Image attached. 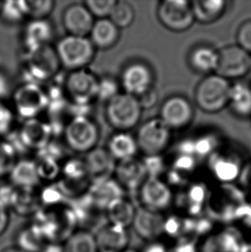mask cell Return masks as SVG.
<instances>
[{
	"label": "cell",
	"mask_w": 251,
	"mask_h": 252,
	"mask_svg": "<svg viewBox=\"0 0 251 252\" xmlns=\"http://www.w3.org/2000/svg\"><path fill=\"white\" fill-rule=\"evenodd\" d=\"M209 166L214 177L224 184L238 180L241 173L242 166L238 158L216 152L210 156Z\"/></svg>",
	"instance_id": "obj_23"
},
{
	"label": "cell",
	"mask_w": 251,
	"mask_h": 252,
	"mask_svg": "<svg viewBox=\"0 0 251 252\" xmlns=\"http://www.w3.org/2000/svg\"><path fill=\"white\" fill-rule=\"evenodd\" d=\"M24 3L26 16L31 20L47 19L55 6L53 0H24Z\"/></svg>",
	"instance_id": "obj_35"
},
{
	"label": "cell",
	"mask_w": 251,
	"mask_h": 252,
	"mask_svg": "<svg viewBox=\"0 0 251 252\" xmlns=\"http://www.w3.org/2000/svg\"><path fill=\"white\" fill-rule=\"evenodd\" d=\"M47 240L34 225L21 229L17 236V247L25 252H41Z\"/></svg>",
	"instance_id": "obj_32"
},
{
	"label": "cell",
	"mask_w": 251,
	"mask_h": 252,
	"mask_svg": "<svg viewBox=\"0 0 251 252\" xmlns=\"http://www.w3.org/2000/svg\"><path fill=\"white\" fill-rule=\"evenodd\" d=\"M136 141L139 150L146 156L161 155L171 140V130L159 117L146 121L139 126Z\"/></svg>",
	"instance_id": "obj_6"
},
{
	"label": "cell",
	"mask_w": 251,
	"mask_h": 252,
	"mask_svg": "<svg viewBox=\"0 0 251 252\" xmlns=\"http://www.w3.org/2000/svg\"><path fill=\"white\" fill-rule=\"evenodd\" d=\"M123 193V187L113 178L92 184L88 191L92 201L100 211H107L113 203L124 197Z\"/></svg>",
	"instance_id": "obj_22"
},
{
	"label": "cell",
	"mask_w": 251,
	"mask_h": 252,
	"mask_svg": "<svg viewBox=\"0 0 251 252\" xmlns=\"http://www.w3.org/2000/svg\"><path fill=\"white\" fill-rule=\"evenodd\" d=\"M196 252L195 247L192 245L191 243H185V244H181L179 246L175 247L171 252Z\"/></svg>",
	"instance_id": "obj_51"
},
{
	"label": "cell",
	"mask_w": 251,
	"mask_h": 252,
	"mask_svg": "<svg viewBox=\"0 0 251 252\" xmlns=\"http://www.w3.org/2000/svg\"><path fill=\"white\" fill-rule=\"evenodd\" d=\"M0 17L7 24H20L27 17L24 0H10L2 3Z\"/></svg>",
	"instance_id": "obj_34"
},
{
	"label": "cell",
	"mask_w": 251,
	"mask_h": 252,
	"mask_svg": "<svg viewBox=\"0 0 251 252\" xmlns=\"http://www.w3.org/2000/svg\"><path fill=\"white\" fill-rule=\"evenodd\" d=\"M64 138L66 146L71 151L87 154L97 146L100 129L94 120L89 116L79 115L72 117L66 124Z\"/></svg>",
	"instance_id": "obj_5"
},
{
	"label": "cell",
	"mask_w": 251,
	"mask_h": 252,
	"mask_svg": "<svg viewBox=\"0 0 251 252\" xmlns=\"http://www.w3.org/2000/svg\"><path fill=\"white\" fill-rule=\"evenodd\" d=\"M193 155L196 158L212 156L216 152L218 147V140L212 134H204L201 136L193 139Z\"/></svg>",
	"instance_id": "obj_38"
},
{
	"label": "cell",
	"mask_w": 251,
	"mask_h": 252,
	"mask_svg": "<svg viewBox=\"0 0 251 252\" xmlns=\"http://www.w3.org/2000/svg\"><path fill=\"white\" fill-rule=\"evenodd\" d=\"M115 160L124 161L135 158L139 151L135 137L128 132H116L109 138L106 148Z\"/></svg>",
	"instance_id": "obj_26"
},
{
	"label": "cell",
	"mask_w": 251,
	"mask_h": 252,
	"mask_svg": "<svg viewBox=\"0 0 251 252\" xmlns=\"http://www.w3.org/2000/svg\"><path fill=\"white\" fill-rule=\"evenodd\" d=\"M116 3V0H88L85 4L93 17L103 19L109 18Z\"/></svg>",
	"instance_id": "obj_40"
},
{
	"label": "cell",
	"mask_w": 251,
	"mask_h": 252,
	"mask_svg": "<svg viewBox=\"0 0 251 252\" xmlns=\"http://www.w3.org/2000/svg\"><path fill=\"white\" fill-rule=\"evenodd\" d=\"M2 3H3V2H2V1H0V11H1V7H2Z\"/></svg>",
	"instance_id": "obj_54"
},
{
	"label": "cell",
	"mask_w": 251,
	"mask_h": 252,
	"mask_svg": "<svg viewBox=\"0 0 251 252\" xmlns=\"http://www.w3.org/2000/svg\"><path fill=\"white\" fill-rule=\"evenodd\" d=\"M122 252H138L135 250L130 249V248H127V249H126L125 251H123Z\"/></svg>",
	"instance_id": "obj_53"
},
{
	"label": "cell",
	"mask_w": 251,
	"mask_h": 252,
	"mask_svg": "<svg viewBox=\"0 0 251 252\" xmlns=\"http://www.w3.org/2000/svg\"><path fill=\"white\" fill-rule=\"evenodd\" d=\"M52 135L53 130L50 125L38 118L26 120L18 133L24 147L38 152L51 143Z\"/></svg>",
	"instance_id": "obj_18"
},
{
	"label": "cell",
	"mask_w": 251,
	"mask_h": 252,
	"mask_svg": "<svg viewBox=\"0 0 251 252\" xmlns=\"http://www.w3.org/2000/svg\"><path fill=\"white\" fill-rule=\"evenodd\" d=\"M138 99H139V102L142 109H152L157 102L158 94H157L156 89L153 87L148 92H146L145 94L140 95Z\"/></svg>",
	"instance_id": "obj_45"
},
{
	"label": "cell",
	"mask_w": 251,
	"mask_h": 252,
	"mask_svg": "<svg viewBox=\"0 0 251 252\" xmlns=\"http://www.w3.org/2000/svg\"><path fill=\"white\" fill-rule=\"evenodd\" d=\"M251 55L238 45H231L219 51L215 73L224 79L242 78L251 72Z\"/></svg>",
	"instance_id": "obj_10"
},
{
	"label": "cell",
	"mask_w": 251,
	"mask_h": 252,
	"mask_svg": "<svg viewBox=\"0 0 251 252\" xmlns=\"http://www.w3.org/2000/svg\"><path fill=\"white\" fill-rule=\"evenodd\" d=\"M14 112L25 120L34 119L48 106L47 92L34 82L25 83L13 92Z\"/></svg>",
	"instance_id": "obj_8"
},
{
	"label": "cell",
	"mask_w": 251,
	"mask_h": 252,
	"mask_svg": "<svg viewBox=\"0 0 251 252\" xmlns=\"http://www.w3.org/2000/svg\"><path fill=\"white\" fill-rule=\"evenodd\" d=\"M9 213L4 206L0 202V235L5 232L7 226L9 225Z\"/></svg>",
	"instance_id": "obj_49"
},
{
	"label": "cell",
	"mask_w": 251,
	"mask_h": 252,
	"mask_svg": "<svg viewBox=\"0 0 251 252\" xmlns=\"http://www.w3.org/2000/svg\"><path fill=\"white\" fill-rule=\"evenodd\" d=\"M2 252H25L23 250L19 249L18 247H10V248H7V249L3 250Z\"/></svg>",
	"instance_id": "obj_52"
},
{
	"label": "cell",
	"mask_w": 251,
	"mask_h": 252,
	"mask_svg": "<svg viewBox=\"0 0 251 252\" xmlns=\"http://www.w3.org/2000/svg\"><path fill=\"white\" fill-rule=\"evenodd\" d=\"M119 83L123 92L139 97L154 87V74L146 63L132 62L123 69Z\"/></svg>",
	"instance_id": "obj_12"
},
{
	"label": "cell",
	"mask_w": 251,
	"mask_h": 252,
	"mask_svg": "<svg viewBox=\"0 0 251 252\" xmlns=\"http://www.w3.org/2000/svg\"><path fill=\"white\" fill-rule=\"evenodd\" d=\"M139 198L141 208L163 214L172 204L173 194L169 184L159 177H147L139 189Z\"/></svg>",
	"instance_id": "obj_11"
},
{
	"label": "cell",
	"mask_w": 251,
	"mask_h": 252,
	"mask_svg": "<svg viewBox=\"0 0 251 252\" xmlns=\"http://www.w3.org/2000/svg\"><path fill=\"white\" fill-rule=\"evenodd\" d=\"M41 252H64V246L61 243H47Z\"/></svg>",
	"instance_id": "obj_50"
},
{
	"label": "cell",
	"mask_w": 251,
	"mask_h": 252,
	"mask_svg": "<svg viewBox=\"0 0 251 252\" xmlns=\"http://www.w3.org/2000/svg\"><path fill=\"white\" fill-rule=\"evenodd\" d=\"M63 246L64 252H99L95 235L85 229L73 232Z\"/></svg>",
	"instance_id": "obj_31"
},
{
	"label": "cell",
	"mask_w": 251,
	"mask_h": 252,
	"mask_svg": "<svg viewBox=\"0 0 251 252\" xmlns=\"http://www.w3.org/2000/svg\"><path fill=\"white\" fill-rule=\"evenodd\" d=\"M10 80L4 73L0 72V102H3V99L10 95Z\"/></svg>",
	"instance_id": "obj_47"
},
{
	"label": "cell",
	"mask_w": 251,
	"mask_h": 252,
	"mask_svg": "<svg viewBox=\"0 0 251 252\" xmlns=\"http://www.w3.org/2000/svg\"><path fill=\"white\" fill-rule=\"evenodd\" d=\"M231 88L227 79L216 73L207 75L195 88V103L204 112H220L229 103Z\"/></svg>",
	"instance_id": "obj_4"
},
{
	"label": "cell",
	"mask_w": 251,
	"mask_h": 252,
	"mask_svg": "<svg viewBox=\"0 0 251 252\" xmlns=\"http://www.w3.org/2000/svg\"><path fill=\"white\" fill-rule=\"evenodd\" d=\"M85 164L92 184L111 179L115 175L116 160L106 148L96 147L91 151L86 154Z\"/></svg>",
	"instance_id": "obj_17"
},
{
	"label": "cell",
	"mask_w": 251,
	"mask_h": 252,
	"mask_svg": "<svg viewBox=\"0 0 251 252\" xmlns=\"http://www.w3.org/2000/svg\"><path fill=\"white\" fill-rule=\"evenodd\" d=\"M136 211L132 202L123 197L113 203L106 212L110 224L127 229L132 226Z\"/></svg>",
	"instance_id": "obj_30"
},
{
	"label": "cell",
	"mask_w": 251,
	"mask_h": 252,
	"mask_svg": "<svg viewBox=\"0 0 251 252\" xmlns=\"http://www.w3.org/2000/svg\"><path fill=\"white\" fill-rule=\"evenodd\" d=\"M95 238L99 252H122L128 248L127 229L110 223L99 229Z\"/></svg>",
	"instance_id": "obj_20"
},
{
	"label": "cell",
	"mask_w": 251,
	"mask_h": 252,
	"mask_svg": "<svg viewBox=\"0 0 251 252\" xmlns=\"http://www.w3.org/2000/svg\"><path fill=\"white\" fill-rule=\"evenodd\" d=\"M62 173L64 179L70 184H79L85 179H88L85 160L72 159L68 161L67 164L62 168Z\"/></svg>",
	"instance_id": "obj_37"
},
{
	"label": "cell",
	"mask_w": 251,
	"mask_h": 252,
	"mask_svg": "<svg viewBox=\"0 0 251 252\" xmlns=\"http://www.w3.org/2000/svg\"><path fill=\"white\" fill-rule=\"evenodd\" d=\"M219 62V52L208 46H199L190 52L188 63L193 71L201 74L215 72Z\"/></svg>",
	"instance_id": "obj_27"
},
{
	"label": "cell",
	"mask_w": 251,
	"mask_h": 252,
	"mask_svg": "<svg viewBox=\"0 0 251 252\" xmlns=\"http://www.w3.org/2000/svg\"><path fill=\"white\" fill-rule=\"evenodd\" d=\"M62 67L55 48L46 46L28 53L27 69L34 81H46L58 73Z\"/></svg>",
	"instance_id": "obj_13"
},
{
	"label": "cell",
	"mask_w": 251,
	"mask_h": 252,
	"mask_svg": "<svg viewBox=\"0 0 251 252\" xmlns=\"http://www.w3.org/2000/svg\"><path fill=\"white\" fill-rule=\"evenodd\" d=\"M224 0H194L191 2L194 20L201 24H211L220 19L226 10Z\"/></svg>",
	"instance_id": "obj_28"
},
{
	"label": "cell",
	"mask_w": 251,
	"mask_h": 252,
	"mask_svg": "<svg viewBox=\"0 0 251 252\" xmlns=\"http://www.w3.org/2000/svg\"><path fill=\"white\" fill-rule=\"evenodd\" d=\"M165 225L166 219L163 214L140 207L136 211L132 226L137 235L147 243L158 240L165 232Z\"/></svg>",
	"instance_id": "obj_15"
},
{
	"label": "cell",
	"mask_w": 251,
	"mask_h": 252,
	"mask_svg": "<svg viewBox=\"0 0 251 252\" xmlns=\"http://www.w3.org/2000/svg\"><path fill=\"white\" fill-rule=\"evenodd\" d=\"M118 29H126L132 25L135 18V11L131 3L126 1H116L109 17Z\"/></svg>",
	"instance_id": "obj_33"
},
{
	"label": "cell",
	"mask_w": 251,
	"mask_h": 252,
	"mask_svg": "<svg viewBox=\"0 0 251 252\" xmlns=\"http://www.w3.org/2000/svg\"></svg>",
	"instance_id": "obj_55"
},
{
	"label": "cell",
	"mask_w": 251,
	"mask_h": 252,
	"mask_svg": "<svg viewBox=\"0 0 251 252\" xmlns=\"http://www.w3.org/2000/svg\"><path fill=\"white\" fill-rule=\"evenodd\" d=\"M15 124V112L13 109L0 102V139L11 132Z\"/></svg>",
	"instance_id": "obj_41"
},
{
	"label": "cell",
	"mask_w": 251,
	"mask_h": 252,
	"mask_svg": "<svg viewBox=\"0 0 251 252\" xmlns=\"http://www.w3.org/2000/svg\"><path fill=\"white\" fill-rule=\"evenodd\" d=\"M95 21L85 3H71L62 14L63 27L70 35L88 37Z\"/></svg>",
	"instance_id": "obj_16"
},
{
	"label": "cell",
	"mask_w": 251,
	"mask_h": 252,
	"mask_svg": "<svg viewBox=\"0 0 251 252\" xmlns=\"http://www.w3.org/2000/svg\"><path fill=\"white\" fill-rule=\"evenodd\" d=\"M89 35L95 49L108 50L119 41L120 29L109 18L97 19Z\"/></svg>",
	"instance_id": "obj_25"
},
{
	"label": "cell",
	"mask_w": 251,
	"mask_h": 252,
	"mask_svg": "<svg viewBox=\"0 0 251 252\" xmlns=\"http://www.w3.org/2000/svg\"><path fill=\"white\" fill-rule=\"evenodd\" d=\"M196 166V158L186 154H177V157L174 159L172 169L185 175L193 171Z\"/></svg>",
	"instance_id": "obj_43"
},
{
	"label": "cell",
	"mask_w": 251,
	"mask_h": 252,
	"mask_svg": "<svg viewBox=\"0 0 251 252\" xmlns=\"http://www.w3.org/2000/svg\"><path fill=\"white\" fill-rule=\"evenodd\" d=\"M238 180L243 189L251 195V160L249 161L245 166H242Z\"/></svg>",
	"instance_id": "obj_46"
},
{
	"label": "cell",
	"mask_w": 251,
	"mask_h": 252,
	"mask_svg": "<svg viewBox=\"0 0 251 252\" xmlns=\"http://www.w3.org/2000/svg\"><path fill=\"white\" fill-rule=\"evenodd\" d=\"M142 111L138 97L125 92L106 102V120L117 132H128L134 128L140 122Z\"/></svg>",
	"instance_id": "obj_2"
},
{
	"label": "cell",
	"mask_w": 251,
	"mask_h": 252,
	"mask_svg": "<svg viewBox=\"0 0 251 252\" xmlns=\"http://www.w3.org/2000/svg\"><path fill=\"white\" fill-rule=\"evenodd\" d=\"M120 87V83L111 77H103L99 79L97 98L102 100V102H109V100L121 93Z\"/></svg>",
	"instance_id": "obj_39"
},
{
	"label": "cell",
	"mask_w": 251,
	"mask_h": 252,
	"mask_svg": "<svg viewBox=\"0 0 251 252\" xmlns=\"http://www.w3.org/2000/svg\"><path fill=\"white\" fill-rule=\"evenodd\" d=\"M232 112L239 117L251 116V87L243 83L231 85L229 103Z\"/></svg>",
	"instance_id": "obj_29"
},
{
	"label": "cell",
	"mask_w": 251,
	"mask_h": 252,
	"mask_svg": "<svg viewBox=\"0 0 251 252\" xmlns=\"http://www.w3.org/2000/svg\"><path fill=\"white\" fill-rule=\"evenodd\" d=\"M61 65L70 72L85 69L95 57V48L89 37L66 34L55 47Z\"/></svg>",
	"instance_id": "obj_3"
},
{
	"label": "cell",
	"mask_w": 251,
	"mask_h": 252,
	"mask_svg": "<svg viewBox=\"0 0 251 252\" xmlns=\"http://www.w3.org/2000/svg\"><path fill=\"white\" fill-rule=\"evenodd\" d=\"M99 79L87 70L80 69L69 72L65 78L64 90L65 95L76 105H88L97 98Z\"/></svg>",
	"instance_id": "obj_7"
},
{
	"label": "cell",
	"mask_w": 251,
	"mask_h": 252,
	"mask_svg": "<svg viewBox=\"0 0 251 252\" xmlns=\"http://www.w3.org/2000/svg\"><path fill=\"white\" fill-rule=\"evenodd\" d=\"M17 161L16 147L9 141L0 140V178L9 176Z\"/></svg>",
	"instance_id": "obj_36"
},
{
	"label": "cell",
	"mask_w": 251,
	"mask_h": 252,
	"mask_svg": "<svg viewBox=\"0 0 251 252\" xmlns=\"http://www.w3.org/2000/svg\"><path fill=\"white\" fill-rule=\"evenodd\" d=\"M115 176L123 189L131 191H139L148 177L142 160L136 158L119 162L116 165Z\"/></svg>",
	"instance_id": "obj_19"
},
{
	"label": "cell",
	"mask_w": 251,
	"mask_h": 252,
	"mask_svg": "<svg viewBox=\"0 0 251 252\" xmlns=\"http://www.w3.org/2000/svg\"><path fill=\"white\" fill-rule=\"evenodd\" d=\"M237 41L239 47L251 55V19L245 21L238 28Z\"/></svg>",
	"instance_id": "obj_44"
},
{
	"label": "cell",
	"mask_w": 251,
	"mask_h": 252,
	"mask_svg": "<svg viewBox=\"0 0 251 252\" xmlns=\"http://www.w3.org/2000/svg\"><path fill=\"white\" fill-rule=\"evenodd\" d=\"M140 252H169V251L163 243L157 240L146 243V246H144V248Z\"/></svg>",
	"instance_id": "obj_48"
},
{
	"label": "cell",
	"mask_w": 251,
	"mask_h": 252,
	"mask_svg": "<svg viewBox=\"0 0 251 252\" xmlns=\"http://www.w3.org/2000/svg\"><path fill=\"white\" fill-rule=\"evenodd\" d=\"M157 16L163 26L174 32L188 31L195 21L191 2L187 0H164L160 2Z\"/></svg>",
	"instance_id": "obj_9"
},
{
	"label": "cell",
	"mask_w": 251,
	"mask_h": 252,
	"mask_svg": "<svg viewBox=\"0 0 251 252\" xmlns=\"http://www.w3.org/2000/svg\"><path fill=\"white\" fill-rule=\"evenodd\" d=\"M47 242L65 241L76 232L78 221L69 202L53 207H42L34 215L32 223Z\"/></svg>",
	"instance_id": "obj_1"
},
{
	"label": "cell",
	"mask_w": 251,
	"mask_h": 252,
	"mask_svg": "<svg viewBox=\"0 0 251 252\" xmlns=\"http://www.w3.org/2000/svg\"><path fill=\"white\" fill-rule=\"evenodd\" d=\"M9 177L12 185L22 190H32L41 181L36 163L31 159H18Z\"/></svg>",
	"instance_id": "obj_24"
},
{
	"label": "cell",
	"mask_w": 251,
	"mask_h": 252,
	"mask_svg": "<svg viewBox=\"0 0 251 252\" xmlns=\"http://www.w3.org/2000/svg\"><path fill=\"white\" fill-rule=\"evenodd\" d=\"M148 177H159L165 170V164L161 155L146 156L142 160Z\"/></svg>",
	"instance_id": "obj_42"
},
{
	"label": "cell",
	"mask_w": 251,
	"mask_h": 252,
	"mask_svg": "<svg viewBox=\"0 0 251 252\" xmlns=\"http://www.w3.org/2000/svg\"><path fill=\"white\" fill-rule=\"evenodd\" d=\"M193 105L183 95H172L165 100L160 109V119L170 130H181L192 123Z\"/></svg>",
	"instance_id": "obj_14"
},
{
	"label": "cell",
	"mask_w": 251,
	"mask_h": 252,
	"mask_svg": "<svg viewBox=\"0 0 251 252\" xmlns=\"http://www.w3.org/2000/svg\"><path fill=\"white\" fill-rule=\"evenodd\" d=\"M54 34V27L48 19L31 20L23 34V41L27 53L49 46Z\"/></svg>",
	"instance_id": "obj_21"
}]
</instances>
